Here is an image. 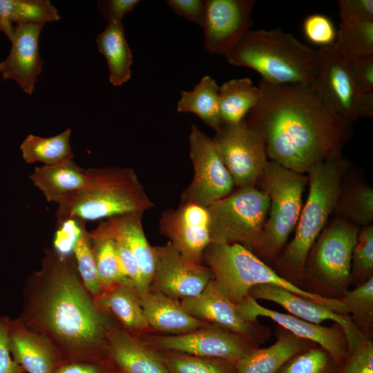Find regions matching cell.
Masks as SVG:
<instances>
[{"instance_id": "1", "label": "cell", "mask_w": 373, "mask_h": 373, "mask_svg": "<svg viewBox=\"0 0 373 373\" xmlns=\"http://www.w3.org/2000/svg\"><path fill=\"white\" fill-rule=\"evenodd\" d=\"M72 254L44 249L40 269L25 283L17 318L47 338L64 361L108 358L106 334L114 324L84 285Z\"/></svg>"}, {"instance_id": "2", "label": "cell", "mask_w": 373, "mask_h": 373, "mask_svg": "<svg viewBox=\"0 0 373 373\" xmlns=\"http://www.w3.org/2000/svg\"><path fill=\"white\" fill-rule=\"evenodd\" d=\"M258 88L260 99L245 119L261 134L271 161L304 174L341 155L352 124L335 115L311 86L261 80Z\"/></svg>"}, {"instance_id": "3", "label": "cell", "mask_w": 373, "mask_h": 373, "mask_svg": "<svg viewBox=\"0 0 373 373\" xmlns=\"http://www.w3.org/2000/svg\"><path fill=\"white\" fill-rule=\"evenodd\" d=\"M347 168L340 155L318 162L307 172L309 192L294 236L274 260L278 274L300 288L307 254L336 209Z\"/></svg>"}, {"instance_id": "4", "label": "cell", "mask_w": 373, "mask_h": 373, "mask_svg": "<svg viewBox=\"0 0 373 373\" xmlns=\"http://www.w3.org/2000/svg\"><path fill=\"white\" fill-rule=\"evenodd\" d=\"M224 56L231 65L254 70L267 83L312 86L317 50L279 28L249 30Z\"/></svg>"}, {"instance_id": "5", "label": "cell", "mask_w": 373, "mask_h": 373, "mask_svg": "<svg viewBox=\"0 0 373 373\" xmlns=\"http://www.w3.org/2000/svg\"><path fill=\"white\" fill-rule=\"evenodd\" d=\"M88 170L87 186L57 205V223L70 218L87 222L144 213L154 206L133 169L108 166Z\"/></svg>"}, {"instance_id": "6", "label": "cell", "mask_w": 373, "mask_h": 373, "mask_svg": "<svg viewBox=\"0 0 373 373\" xmlns=\"http://www.w3.org/2000/svg\"><path fill=\"white\" fill-rule=\"evenodd\" d=\"M360 227L338 218L325 227L310 249L304 267L305 290L341 299L352 285V254Z\"/></svg>"}, {"instance_id": "7", "label": "cell", "mask_w": 373, "mask_h": 373, "mask_svg": "<svg viewBox=\"0 0 373 373\" xmlns=\"http://www.w3.org/2000/svg\"><path fill=\"white\" fill-rule=\"evenodd\" d=\"M308 183L307 175L268 160L257 184L269 198V209L261 238L254 254L275 260L295 230Z\"/></svg>"}, {"instance_id": "8", "label": "cell", "mask_w": 373, "mask_h": 373, "mask_svg": "<svg viewBox=\"0 0 373 373\" xmlns=\"http://www.w3.org/2000/svg\"><path fill=\"white\" fill-rule=\"evenodd\" d=\"M203 261L210 269L216 287L234 304L258 285H273L295 294L300 291L296 285L239 244L210 243L203 254Z\"/></svg>"}, {"instance_id": "9", "label": "cell", "mask_w": 373, "mask_h": 373, "mask_svg": "<svg viewBox=\"0 0 373 373\" xmlns=\"http://www.w3.org/2000/svg\"><path fill=\"white\" fill-rule=\"evenodd\" d=\"M207 207L211 243L239 244L253 251L268 216L265 192L256 186L238 188Z\"/></svg>"}, {"instance_id": "10", "label": "cell", "mask_w": 373, "mask_h": 373, "mask_svg": "<svg viewBox=\"0 0 373 373\" xmlns=\"http://www.w3.org/2000/svg\"><path fill=\"white\" fill-rule=\"evenodd\" d=\"M312 87L335 115L347 122L373 115V93L358 90L347 59L336 52L333 44L317 50Z\"/></svg>"}, {"instance_id": "11", "label": "cell", "mask_w": 373, "mask_h": 373, "mask_svg": "<svg viewBox=\"0 0 373 373\" xmlns=\"http://www.w3.org/2000/svg\"><path fill=\"white\" fill-rule=\"evenodd\" d=\"M212 140L235 186H255L268 161L261 134L245 119L222 125Z\"/></svg>"}, {"instance_id": "12", "label": "cell", "mask_w": 373, "mask_h": 373, "mask_svg": "<svg viewBox=\"0 0 373 373\" xmlns=\"http://www.w3.org/2000/svg\"><path fill=\"white\" fill-rule=\"evenodd\" d=\"M193 177L181 193V202L208 207L230 194L235 187L211 137L192 124L189 136Z\"/></svg>"}, {"instance_id": "13", "label": "cell", "mask_w": 373, "mask_h": 373, "mask_svg": "<svg viewBox=\"0 0 373 373\" xmlns=\"http://www.w3.org/2000/svg\"><path fill=\"white\" fill-rule=\"evenodd\" d=\"M140 338L151 347L200 357L221 358L235 364L259 344L249 337L213 325L184 334L148 335Z\"/></svg>"}, {"instance_id": "14", "label": "cell", "mask_w": 373, "mask_h": 373, "mask_svg": "<svg viewBox=\"0 0 373 373\" xmlns=\"http://www.w3.org/2000/svg\"><path fill=\"white\" fill-rule=\"evenodd\" d=\"M155 270L151 291L182 300L200 294L213 279L210 269L193 262L168 242L154 246Z\"/></svg>"}, {"instance_id": "15", "label": "cell", "mask_w": 373, "mask_h": 373, "mask_svg": "<svg viewBox=\"0 0 373 373\" xmlns=\"http://www.w3.org/2000/svg\"><path fill=\"white\" fill-rule=\"evenodd\" d=\"M254 4V0H205V50L224 55L236 46L253 26Z\"/></svg>"}, {"instance_id": "16", "label": "cell", "mask_w": 373, "mask_h": 373, "mask_svg": "<svg viewBox=\"0 0 373 373\" xmlns=\"http://www.w3.org/2000/svg\"><path fill=\"white\" fill-rule=\"evenodd\" d=\"M160 233L187 260L202 264L203 254L211 243L207 207L180 202L164 211L159 220Z\"/></svg>"}, {"instance_id": "17", "label": "cell", "mask_w": 373, "mask_h": 373, "mask_svg": "<svg viewBox=\"0 0 373 373\" xmlns=\"http://www.w3.org/2000/svg\"><path fill=\"white\" fill-rule=\"evenodd\" d=\"M240 316L248 322H257L258 317L270 318L296 336L315 343L325 349L338 363L348 355L349 349L343 328L334 323L332 326L312 323L289 314L274 311L260 305L247 294L236 304Z\"/></svg>"}, {"instance_id": "18", "label": "cell", "mask_w": 373, "mask_h": 373, "mask_svg": "<svg viewBox=\"0 0 373 373\" xmlns=\"http://www.w3.org/2000/svg\"><path fill=\"white\" fill-rule=\"evenodd\" d=\"M193 317L207 323L249 337L258 343L265 342L270 329L257 322L245 321L236 304L228 299L211 280L198 295L180 300Z\"/></svg>"}, {"instance_id": "19", "label": "cell", "mask_w": 373, "mask_h": 373, "mask_svg": "<svg viewBox=\"0 0 373 373\" xmlns=\"http://www.w3.org/2000/svg\"><path fill=\"white\" fill-rule=\"evenodd\" d=\"M248 294L256 300L274 302L288 311L289 314L312 323L321 325L325 321L338 323L345 334L349 354L364 339L349 314L337 313L323 304L283 287L273 285H258L252 287Z\"/></svg>"}, {"instance_id": "20", "label": "cell", "mask_w": 373, "mask_h": 373, "mask_svg": "<svg viewBox=\"0 0 373 373\" xmlns=\"http://www.w3.org/2000/svg\"><path fill=\"white\" fill-rule=\"evenodd\" d=\"M44 24L18 23L11 37V49L0 63V73L4 79L17 83L27 94L31 95L42 70L43 61L39 52V38Z\"/></svg>"}, {"instance_id": "21", "label": "cell", "mask_w": 373, "mask_h": 373, "mask_svg": "<svg viewBox=\"0 0 373 373\" xmlns=\"http://www.w3.org/2000/svg\"><path fill=\"white\" fill-rule=\"evenodd\" d=\"M10 350L12 358L28 373H53L64 358L43 335L29 329L16 318L10 321Z\"/></svg>"}, {"instance_id": "22", "label": "cell", "mask_w": 373, "mask_h": 373, "mask_svg": "<svg viewBox=\"0 0 373 373\" xmlns=\"http://www.w3.org/2000/svg\"><path fill=\"white\" fill-rule=\"evenodd\" d=\"M108 356L124 373H169L157 352L137 335L113 325L106 334Z\"/></svg>"}, {"instance_id": "23", "label": "cell", "mask_w": 373, "mask_h": 373, "mask_svg": "<svg viewBox=\"0 0 373 373\" xmlns=\"http://www.w3.org/2000/svg\"><path fill=\"white\" fill-rule=\"evenodd\" d=\"M90 178L88 169L81 167L73 160L37 166L29 175L46 200L57 205L87 186Z\"/></svg>"}, {"instance_id": "24", "label": "cell", "mask_w": 373, "mask_h": 373, "mask_svg": "<svg viewBox=\"0 0 373 373\" xmlns=\"http://www.w3.org/2000/svg\"><path fill=\"white\" fill-rule=\"evenodd\" d=\"M277 340L271 345L256 347L236 363L237 373H276L293 356L317 346L278 326Z\"/></svg>"}, {"instance_id": "25", "label": "cell", "mask_w": 373, "mask_h": 373, "mask_svg": "<svg viewBox=\"0 0 373 373\" xmlns=\"http://www.w3.org/2000/svg\"><path fill=\"white\" fill-rule=\"evenodd\" d=\"M141 305L149 327L171 335L184 334L211 325L191 316L180 300L158 291H150L141 298Z\"/></svg>"}, {"instance_id": "26", "label": "cell", "mask_w": 373, "mask_h": 373, "mask_svg": "<svg viewBox=\"0 0 373 373\" xmlns=\"http://www.w3.org/2000/svg\"><path fill=\"white\" fill-rule=\"evenodd\" d=\"M143 213L135 212L102 220L114 232L120 236L130 248L137 263L141 276L140 298L151 291L155 270V254L144 231Z\"/></svg>"}, {"instance_id": "27", "label": "cell", "mask_w": 373, "mask_h": 373, "mask_svg": "<svg viewBox=\"0 0 373 373\" xmlns=\"http://www.w3.org/2000/svg\"><path fill=\"white\" fill-rule=\"evenodd\" d=\"M98 305L119 322L125 330L139 334L149 328L141 298L130 283H118L104 289L95 298Z\"/></svg>"}, {"instance_id": "28", "label": "cell", "mask_w": 373, "mask_h": 373, "mask_svg": "<svg viewBox=\"0 0 373 373\" xmlns=\"http://www.w3.org/2000/svg\"><path fill=\"white\" fill-rule=\"evenodd\" d=\"M95 41L99 51L106 58L110 83L119 86L128 82L131 76L133 55L122 21L108 22Z\"/></svg>"}, {"instance_id": "29", "label": "cell", "mask_w": 373, "mask_h": 373, "mask_svg": "<svg viewBox=\"0 0 373 373\" xmlns=\"http://www.w3.org/2000/svg\"><path fill=\"white\" fill-rule=\"evenodd\" d=\"M218 97L222 125L236 124L258 104L260 90L248 77L233 79L219 86Z\"/></svg>"}, {"instance_id": "30", "label": "cell", "mask_w": 373, "mask_h": 373, "mask_svg": "<svg viewBox=\"0 0 373 373\" xmlns=\"http://www.w3.org/2000/svg\"><path fill=\"white\" fill-rule=\"evenodd\" d=\"M218 95L219 86L216 80L205 75L192 90L181 93L177 111L196 115L216 132L222 125Z\"/></svg>"}, {"instance_id": "31", "label": "cell", "mask_w": 373, "mask_h": 373, "mask_svg": "<svg viewBox=\"0 0 373 373\" xmlns=\"http://www.w3.org/2000/svg\"><path fill=\"white\" fill-rule=\"evenodd\" d=\"M70 135V128L56 135L47 137L30 134L19 146L22 158L28 164L40 162L45 166L73 160Z\"/></svg>"}, {"instance_id": "32", "label": "cell", "mask_w": 373, "mask_h": 373, "mask_svg": "<svg viewBox=\"0 0 373 373\" xmlns=\"http://www.w3.org/2000/svg\"><path fill=\"white\" fill-rule=\"evenodd\" d=\"M88 234L103 290L118 283L132 285L125 276L120 265L113 238L98 227L88 231Z\"/></svg>"}, {"instance_id": "33", "label": "cell", "mask_w": 373, "mask_h": 373, "mask_svg": "<svg viewBox=\"0 0 373 373\" xmlns=\"http://www.w3.org/2000/svg\"><path fill=\"white\" fill-rule=\"evenodd\" d=\"M333 46L347 59L373 55V21H341Z\"/></svg>"}, {"instance_id": "34", "label": "cell", "mask_w": 373, "mask_h": 373, "mask_svg": "<svg viewBox=\"0 0 373 373\" xmlns=\"http://www.w3.org/2000/svg\"><path fill=\"white\" fill-rule=\"evenodd\" d=\"M0 19L12 28L13 22L45 24L59 21L60 17L48 0H0Z\"/></svg>"}, {"instance_id": "35", "label": "cell", "mask_w": 373, "mask_h": 373, "mask_svg": "<svg viewBox=\"0 0 373 373\" xmlns=\"http://www.w3.org/2000/svg\"><path fill=\"white\" fill-rule=\"evenodd\" d=\"M335 210L341 218L358 227L372 224L373 220V189L363 183L342 188Z\"/></svg>"}, {"instance_id": "36", "label": "cell", "mask_w": 373, "mask_h": 373, "mask_svg": "<svg viewBox=\"0 0 373 373\" xmlns=\"http://www.w3.org/2000/svg\"><path fill=\"white\" fill-rule=\"evenodd\" d=\"M352 322L364 339L373 336V276L366 282L348 289L341 298Z\"/></svg>"}, {"instance_id": "37", "label": "cell", "mask_w": 373, "mask_h": 373, "mask_svg": "<svg viewBox=\"0 0 373 373\" xmlns=\"http://www.w3.org/2000/svg\"><path fill=\"white\" fill-rule=\"evenodd\" d=\"M157 352L169 373H237L236 364L227 360L165 350Z\"/></svg>"}, {"instance_id": "38", "label": "cell", "mask_w": 373, "mask_h": 373, "mask_svg": "<svg viewBox=\"0 0 373 373\" xmlns=\"http://www.w3.org/2000/svg\"><path fill=\"white\" fill-rule=\"evenodd\" d=\"M339 365L317 345L291 357L276 373H337Z\"/></svg>"}, {"instance_id": "39", "label": "cell", "mask_w": 373, "mask_h": 373, "mask_svg": "<svg viewBox=\"0 0 373 373\" xmlns=\"http://www.w3.org/2000/svg\"><path fill=\"white\" fill-rule=\"evenodd\" d=\"M72 252L81 280L90 294L97 298L102 292L95 259L91 251L88 231L85 227L73 244Z\"/></svg>"}, {"instance_id": "40", "label": "cell", "mask_w": 373, "mask_h": 373, "mask_svg": "<svg viewBox=\"0 0 373 373\" xmlns=\"http://www.w3.org/2000/svg\"><path fill=\"white\" fill-rule=\"evenodd\" d=\"M373 276V225L359 229L352 251L351 262L352 284L355 287Z\"/></svg>"}, {"instance_id": "41", "label": "cell", "mask_w": 373, "mask_h": 373, "mask_svg": "<svg viewBox=\"0 0 373 373\" xmlns=\"http://www.w3.org/2000/svg\"><path fill=\"white\" fill-rule=\"evenodd\" d=\"M303 32L311 43L321 48L334 44L336 30L332 21L322 14L308 15L303 21Z\"/></svg>"}, {"instance_id": "42", "label": "cell", "mask_w": 373, "mask_h": 373, "mask_svg": "<svg viewBox=\"0 0 373 373\" xmlns=\"http://www.w3.org/2000/svg\"><path fill=\"white\" fill-rule=\"evenodd\" d=\"M115 240L118 258L125 276L132 283L140 297L141 276L137 263L125 240L117 233L112 231L103 220L98 226Z\"/></svg>"}, {"instance_id": "43", "label": "cell", "mask_w": 373, "mask_h": 373, "mask_svg": "<svg viewBox=\"0 0 373 373\" xmlns=\"http://www.w3.org/2000/svg\"><path fill=\"white\" fill-rule=\"evenodd\" d=\"M337 373H373V342L363 341L340 363Z\"/></svg>"}, {"instance_id": "44", "label": "cell", "mask_w": 373, "mask_h": 373, "mask_svg": "<svg viewBox=\"0 0 373 373\" xmlns=\"http://www.w3.org/2000/svg\"><path fill=\"white\" fill-rule=\"evenodd\" d=\"M85 221L70 218L57 223L53 247L64 254H72L76 239L86 227Z\"/></svg>"}, {"instance_id": "45", "label": "cell", "mask_w": 373, "mask_h": 373, "mask_svg": "<svg viewBox=\"0 0 373 373\" xmlns=\"http://www.w3.org/2000/svg\"><path fill=\"white\" fill-rule=\"evenodd\" d=\"M116 370L109 358L63 361L53 373H113Z\"/></svg>"}, {"instance_id": "46", "label": "cell", "mask_w": 373, "mask_h": 373, "mask_svg": "<svg viewBox=\"0 0 373 373\" xmlns=\"http://www.w3.org/2000/svg\"><path fill=\"white\" fill-rule=\"evenodd\" d=\"M347 61L358 90L361 93H373V55Z\"/></svg>"}, {"instance_id": "47", "label": "cell", "mask_w": 373, "mask_h": 373, "mask_svg": "<svg viewBox=\"0 0 373 373\" xmlns=\"http://www.w3.org/2000/svg\"><path fill=\"white\" fill-rule=\"evenodd\" d=\"M341 21H373L372 0H338Z\"/></svg>"}, {"instance_id": "48", "label": "cell", "mask_w": 373, "mask_h": 373, "mask_svg": "<svg viewBox=\"0 0 373 373\" xmlns=\"http://www.w3.org/2000/svg\"><path fill=\"white\" fill-rule=\"evenodd\" d=\"M10 318L0 315V373H25L24 369L12 358L8 338Z\"/></svg>"}, {"instance_id": "49", "label": "cell", "mask_w": 373, "mask_h": 373, "mask_svg": "<svg viewBox=\"0 0 373 373\" xmlns=\"http://www.w3.org/2000/svg\"><path fill=\"white\" fill-rule=\"evenodd\" d=\"M166 2L178 16L202 26L205 13V0H168Z\"/></svg>"}, {"instance_id": "50", "label": "cell", "mask_w": 373, "mask_h": 373, "mask_svg": "<svg viewBox=\"0 0 373 373\" xmlns=\"http://www.w3.org/2000/svg\"><path fill=\"white\" fill-rule=\"evenodd\" d=\"M138 3L137 0H102L97 1V9L108 22L122 21Z\"/></svg>"}, {"instance_id": "51", "label": "cell", "mask_w": 373, "mask_h": 373, "mask_svg": "<svg viewBox=\"0 0 373 373\" xmlns=\"http://www.w3.org/2000/svg\"><path fill=\"white\" fill-rule=\"evenodd\" d=\"M14 27H9L0 19V30L2 31L10 40L12 33H13Z\"/></svg>"}, {"instance_id": "52", "label": "cell", "mask_w": 373, "mask_h": 373, "mask_svg": "<svg viewBox=\"0 0 373 373\" xmlns=\"http://www.w3.org/2000/svg\"><path fill=\"white\" fill-rule=\"evenodd\" d=\"M113 373H124V372H121V371H119V370H115V371L114 372H113Z\"/></svg>"}]
</instances>
